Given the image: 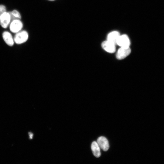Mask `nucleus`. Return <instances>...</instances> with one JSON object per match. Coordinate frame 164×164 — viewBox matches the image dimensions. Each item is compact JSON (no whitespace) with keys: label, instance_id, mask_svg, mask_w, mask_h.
Segmentation results:
<instances>
[{"label":"nucleus","instance_id":"obj_1","mask_svg":"<svg viewBox=\"0 0 164 164\" xmlns=\"http://www.w3.org/2000/svg\"><path fill=\"white\" fill-rule=\"evenodd\" d=\"M28 37V34L26 31H20L15 35L13 38L14 42L17 44H21L26 42Z\"/></svg>","mask_w":164,"mask_h":164},{"label":"nucleus","instance_id":"obj_2","mask_svg":"<svg viewBox=\"0 0 164 164\" xmlns=\"http://www.w3.org/2000/svg\"><path fill=\"white\" fill-rule=\"evenodd\" d=\"M116 44L121 47H128L130 45V41L127 35L123 34L120 35Z\"/></svg>","mask_w":164,"mask_h":164},{"label":"nucleus","instance_id":"obj_3","mask_svg":"<svg viewBox=\"0 0 164 164\" xmlns=\"http://www.w3.org/2000/svg\"><path fill=\"white\" fill-rule=\"evenodd\" d=\"M23 24L19 19L15 20L10 23V29L13 33H16L21 31Z\"/></svg>","mask_w":164,"mask_h":164},{"label":"nucleus","instance_id":"obj_4","mask_svg":"<svg viewBox=\"0 0 164 164\" xmlns=\"http://www.w3.org/2000/svg\"><path fill=\"white\" fill-rule=\"evenodd\" d=\"M131 50L129 47H121L116 53V58L119 60H122L128 56L130 53Z\"/></svg>","mask_w":164,"mask_h":164},{"label":"nucleus","instance_id":"obj_5","mask_svg":"<svg viewBox=\"0 0 164 164\" xmlns=\"http://www.w3.org/2000/svg\"><path fill=\"white\" fill-rule=\"evenodd\" d=\"M11 19L8 12H5L0 16V24L2 27L6 28L10 23Z\"/></svg>","mask_w":164,"mask_h":164},{"label":"nucleus","instance_id":"obj_6","mask_svg":"<svg viewBox=\"0 0 164 164\" xmlns=\"http://www.w3.org/2000/svg\"><path fill=\"white\" fill-rule=\"evenodd\" d=\"M115 44L107 40L103 42L101 44L102 48L106 51L111 53H114L116 50Z\"/></svg>","mask_w":164,"mask_h":164},{"label":"nucleus","instance_id":"obj_7","mask_svg":"<svg viewBox=\"0 0 164 164\" xmlns=\"http://www.w3.org/2000/svg\"><path fill=\"white\" fill-rule=\"evenodd\" d=\"M97 142L100 148L104 151H107L109 148V144L107 139L103 136L99 137L97 140Z\"/></svg>","mask_w":164,"mask_h":164},{"label":"nucleus","instance_id":"obj_8","mask_svg":"<svg viewBox=\"0 0 164 164\" xmlns=\"http://www.w3.org/2000/svg\"><path fill=\"white\" fill-rule=\"evenodd\" d=\"M118 32L113 31L110 32L107 36V40L116 44L117 41L120 35Z\"/></svg>","mask_w":164,"mask_h":164},{"label":"nucleus","instance_id":"obj_9","mask_svg":"<svg viewBox=\"0 0 164 164\" xmlns=\"http://www.w3.org/2000/svg\"><path fill=\"white\" fill-rule=\"evenodd\" d=\"M2 37L5 42L8 45L10 46L13 45L14 39L10 33L7 31L4 32L2 34Z\"/></svg>","mask_w":164,"mask_h":164},{"label":"nucleus","instance_id":"obj_10","mask_svg":"<svg viewBox=\"0 0 164 164\" xmlns=\"http://www.w3.org/2000/svg\"><path fill=\"white\" fill-rule=\"evenodd\" d=\"M100 147L97 142L94 141L91 144V149L94 155L97 158L99 157L101 155Z\"/></svg>","mask_w":164,"mask_h":164},{"label":"nucleus","instance_id":"obj_11","mask_svg":"<svg viewBox=\"0 0 164 164\" xmlns=\"http://www.w3.org/2000/svg\"><path fill=\"white\" fill-rule=\"evenodd\" d=\"M12 14L18 19H20L21 18V15L19 12L15 10H13L11 12Z\"/></svg>","mask_w":164,"mask_h":164},{"label":"nucleus","instance_id":"obj_12","mask_svg":"<svg viewBox=\"0 0 164 164\" xmlns=\"http://www.w3.org/2000/svg\"><path fill=\"white\" fill-rule=\"evenodd\" d=\"M6 12V8L5 6L2 5H0V16Z\"/></svg>","mask_w":164,"mask_h":164},{"label":"nucleus","instance_id":"obj_13","mask_svg":"<svg viewBox=\"0 0 164 164\" xmlns=\"http://www.w3.org/2000/svg\"><path fill=\"white\" fill-rule=\"evenodd\" d=\"M29 134L30 139H32L33 135V134L31 132H29Z\"/></svg>","mask_w":164,"mask_h":164},{"label":"nucleus","instance_id":"obj_14","mask_svg":"<svg viewBox=\"0 0 164 164\" xmlns=\"http://www.w3.org/2000/svg\"><path fill=\"white\" fill-rule=\"evenodd\" d=\"M48 0L51 1H54L55 0Z\"/></svg>","mask_w":164,"mask_h":164}]
</instances>
